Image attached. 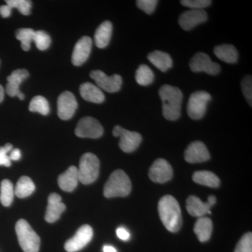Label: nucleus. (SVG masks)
<instances>
[{"mask_svg": "<svg viewBox=\"0 0 252 252\" xmlns=\"http://www.w3.org/2000/svg\"><path fill=\"white\" fill-rule=\"evenodd\" d=\"M4 97V89L3 86L0 85V103L2 102Z\"/></svg>", "mask_w": 252, "mask_h": 252, "instance_id": "44", "label": "nucleus"}, {"mask_svg": "<svg viewBox=\"0 0 252 252\" xmlns=\"http://www.w3.org/2000/svg\"><path fill=\"white\" fill-rule=\"evenodd\" d=\"M29 77V72L25 69H16L7 77L6 93L10 97L17 96L21 100L25 99L24 94L19 90L20 85Z\"/></svg>", "mask_w": 252, "mask_h": 252, "instance_id": "15", "label": "nucleus"}, {"mask_svg": "<svg viewBox=\"0 0 252 252\" xmlns=\"http://www.w3.org/2000/svg\"><path fill=\"white\" fill-rule=\"evenodd\" d=\"M242 91L248 103L252 107V79L251 75L243 78L241 83Z\"/></svg>", "mask_w": 252, "mask_h": 252, "instance_id": "35", "label": "nucleus"}, {"mask_svg": "<svg viewBox=\"0 0 252 252\" xmlns=\"http://www.w3.org/2000/svg\"><path fill=\"white\" fill-rule=\"evenodd\" d=\"M114 137H120L119 147L126 153H132L138 148L142 137L140 133L124 129L120 126H116L112 131Z\"/></svg>", "mask_w": 252, "mask_h": 252, "instance_id": "7", "label": "nucleus"}, {"mask_svg": "<svg viewBox=\"0 0 252 252\" xmlns=\"http://www.w3.org/2000/svg\"><path fill=\"white\" fill-rule=\"evenodd\" d=\"M103 127L100 123L91 117L81 119L75 129L76 135L82 138H99L103 135Z\"/></svg>", "mask_w": 252, "mask_h": 252, "instance_id": "8", "label": "nucleus"}, {"mask_svg": "<svg viewBox=\"0 0 252 252\" xmlns=\"http://www.w3.org/2000/svg\"><path fill=\"white\" fill-rule=\"evenodd\" d=\"M211 98V95L206 91H196L190 94L187 104L189 117L193 120L201 119L206 112L207 104Z\"/></svg>", "mask_w": 252, "mask_h": 252, "instance_id": "6", "label": "nucleus"}, {"mask_svg": "<svg viewBox=\"0 0 252 252\" xmlns=\"http://www.w3.org/2000/svg\"><path fill=\"white\" fill-rule=\"evenodd\" d=\"M35 190L32 180L27 176H23L18 180L14 189V193L18 198H25L31 195Z\"/></svg>", "mask_w": 252, "mask_h": 252, "instance_id": "27", "label": "nucleus"}, {"mask_svg": "<svg viewBox=\"0 0 252 252\" xmlns=\"http://www.w3.org/2000/svg\"><path fill=\"white\" fill-rule=\"evenodd\" d=\"M207 203L210 204L212 206H214L215 205V203H217V198L215 195H210L208 197V199H207Z\"/></svg>", "mask_w": 252, "mask_h": 252, "instance_id": "42", "label": "nucleus"}, {"mask_svg": "<svg viewBox=\"0 0 252 252\" xmlns=\"http://www.w3.org/2000/svg\"><path fill=\"white\" fill-rule=\"evenodd\" d=\"M91 79H94L99 89L108 93H116L120 91L122 86V77L119 74L107 76L101 70H94L91 72Z\"/></svg>", "mask_w": 252, "mask_h": 252, "instance_id": "10", "label": "nucleus"}, {"mask_svg": "<svg viewBox=\"0 0 252 252\" xmlns=\"http://www.w3.org/2000/svg\"><path fill=\"white\" fill-rule=\"evenodd\" d=\"M158 213L162 223L169 231H179L182 225V212L178 202L173 196L165 195L159 200Z\"/></svg>", "mask_w": 252, "mask_h": 252, "instance_id": "1", "label": "nucleus"}, {"mask_svg": "<svg viewBox=\"0 0 252 252\" xmlns=\"http://www.w3.org/2000/svg\"><path fill=\"white\" fill-rule=\"evenodd\" d=\"M189 65L193 72H205L210 75H217L220 72V64L212 61L210 56L205 53H197L190 60Z\"/></svg>", "mask_w": 252, "mask_h": 252, "instance_id": "9", "label": "nucleus"}, {"mask_svg": "<svg viewBox=\"0 0 252 252\" xmlns=\"http://www.w3.org/2000/svg\"><path fill=\"white\" fill-rule=\"evenodd\" d=\"M215 56L223 62L234 64L238 62V52L234 46L222 44L217 46L214 49Z\"/></svg>", "mask_w": 252, "mask_h": 252, "instance_id": "25", "label": "nucleus"}, {"mask_svg": "<svg viewBox=\"0 0 252 252\" xmlns=\"http://www.w3.org/2000/svg\"><path fill=\"white\" fill-rule=\"evenodd\" d=\"M135 79L139 85H150L154 80L153 71L147 64H141L136 71Z\"/></svg>", "mask_w": 252, "mask_h": 252, "instance_id": "29", "label": "nucleus"}, {"mask_svg": "<svg viewBox=\"0 0 252 252\" xmlns=\"http://www.w3.org/2000/svg\"><path fill=\"white\" fill-rule=\"evenodd\" d=\"M193 180L198 185L206 186L211 188H217L220 186V180L213 172L197 171L193 174Z\"/></svg>", "mask_w": 252, "mask_h": 252, "instance_id": "26", "label": "nucleus"}, {"mask_svg": "<svg viewBox=\"0 0 252 252\" xmlns=\"http://www.w3.org/2000/svg\"><path fill=\"white\" fill-rule=\"evenodd\" d=\"M57 103L58 115L60 119L64 121L70 119L78 107L77 99L69 91L60 94Z\"/></svg>", "mask_w": 252, "mask_h": 252, "instance_id": "13", "label": "nucleus"}, {"mask_svg": "<svg viewBox=\"0 0 252 252\" xmlns=\"http://www.w3.org/2000/svg\"><path fill=\"white\" fill-rule=\"evenodd\" d=\"M117 235L122 240H127L130 236L129 232L126 228H122V227L117 230Z\"/></svg>", "mask_w": 252, "mask_h": 252, "instance_id": "39", "label": "nucleus"}, {"mask_svg": "<svg viewBox=\"0 0 252 252\" xmlns=\"http://www.w3.org/2000/svg\"><path fill=\"white\" fill-rule=\"evenodd\" d=\"M10 160H18L21 158V151L18 149H12L9 156Z\"/></svg>", "mask_w": 252, "mask_h": 252, "instance_id": "41", "label": "nucleus"}, {"mask_svg": "<svg viewBox=\"0 0 252 252\" xmlns=\"http://www.w3.org/2000/svg\"><path fill=\"white\" fill-rule=\"evenodd\" d=\"M210 0H182L181 4L191 9H203L211 4Z\"/></svg>", "mask_w": 252, "mask_h": 252, "instance_id": "36", "label": "nucleus"}, {"mask_svg": "<svg viewBox=\"0 0 252 252\" xmlns=\"http://www.w3.org/2000/svg\"><path fill=\"white\" fill-rule=\"evenodd\" d=\"M185 158L189 163L203 162L210 158V154L203 142L195 141L189 144L186 149Z\"/></svg>", "mask_w": 252, "mask_h": 252, "instance_id": "16", "label": "nucleus"}, {"mask_svg": "<svg viewBox=\"0 0 252 252\" xmlns=\"http://www.w3.org/2000/svg\"><path fill=\"white\" fill-rule=\"evenodd\" d=\"M81 97L88 102L100 104L104 102L105 96L97 86L86 82L83 84L79 89Z\"/></svg>", "mask_w": 252, "mask_h": 252, "instance_id": "21", "label": "nucleus"}, {"mask_svg": "<svg viewBox=\"0 0 252 252\" xmlns=\"http://www.w3.org/2000/svg\"><path fill=\"white\" fill-rule=\"evenodd\" d=\"M18 243L24 252H38L40 248V238L28 223L27 220H20L16 224Z\"/></svg>", "mask_w": 252, "mask_h": 252, "instance_id": "4", "label": "nucleus"}, {"mask_svg": "<svg viewBox=\"0 0 252 252\" xmlns=\"http://www.w3.org/2000/svg\"><path fill=\"white\" fill-rule=\"evenodd\" d=\"M172 175V167L165 159H157L149 169V178L156 183H165L171 180Z\"/></svg>", "mask_w": 252, "mask_h": 252, "instance_id": "12", "label": "nucleus"}, {"mask_svg": "<svg viewBox=\"0 0 252 252\" xmlns=\"http://www.w3.org/2000/svg\"><path fill=\"white\" fill-rule=\"evenodd\" d=\"M113 26L110 21H104L96 30L94 43L99 49H104L109 45L112 37Z\"/></svg>", "mask_w": 252, "mask_h": 252, "instance_id": "22", "label": "nucleus"}, {"mask_svg": "<svg viewBox=\"0 0 252 252\" xmlns=\"http://www.w3.org/2000/svg\"><path fill=\"white\" fill-rule=\"evenodd\" d=\"M6 4L12 9H17L23 15L31 14L32 1L28 0H6Z\"/></svg>", "mask_w": 252, "mask_h": 252, "instance_id": "33", "label": "nucleus"}, {"mask_svg": "<svg viewBox=\"0 0 252 252\" xmlns=\"http://www.w3.org/2000/svg\"><path fill=\"white\" fill-rule=\"evenodd\" d=\"M65 205L62 203L61 195L55 193L50 194L48 198L45 220L49 223H54L59 220L61 214L65 210Z\"/></svg>", "mask_w": 252, "mask_h": 252, "instance_id": "18", "label": "nucleus"}, {"mask_svg": "<svg viewBox=\"0 0 252 252\" xmlns=\"http://www.w3.org/2000/svg\"><path fill=\"white\" fill-rule=\"evenodd\" d=\"M11 10H12V8L10 7L9 5H2V6H0V15L3 18L9 17L11 14Z\"/></svg>", "mask_w": 252, "mask_h": 252, "instance_id": "40", "label": "nucleus"}, {"mask_svg": "<svg viewBox=\"0 0 252 252\" xmlns=\"http://www.w3.org/2000/svg\"><path fill=\"white\" fill-rule=\"evenodd\" d=\"M33 41L35 43L38 49L44 51L51 45V39L46 32L39 31H35Z\"/></svg>", "mask_w": 252, "mask_h": 252, "instance_id": "32", "label": "nucleus"}, {"mask_svg": "<svg viewBox=\"0 0 252 252\" xmlns=\"http://www.w3.org/2000/svg\"><path fill=\"white\" fill-rule=\"evenodd\" d=\"M14 188L9 180H4L1 182L0 188V201L5 207H9L12 203L14 196Z\"/></svg>", "mask_w": 252, "mask_h": 252, "instance_id": "28", "label": "nucleus"}, {"mask_svg": "<svg viewBox=\"0 0 252 252\" xmlns=\"http://www.w3.org/2000/svg\"><path fill=\"white\" fill-rule=\"evenodd\" d=\"M94 231L89 225H84L78 229L77 233L64 244V249L68 252L80 251L92 240Z\"/></svg>", "mask_w": 252, "mask_h": 252, "instance_id": "11", "label": "nucleus"}, {"mask_svg": "<svg viewBox=\"0 0 252 252\" xmlns=\"http://www.w3.org/2000/svg\"><path fill=\"white\" fill-rule=\"evenodd\" d=\"M12 149V144L9 143L5 144L4 147H0V165H4L6 167H9L11 165V160L8 153L11 152Z\"/></svg>", "mask_w": 252, "mask_h": 252, "instance_id": "38", "label": "nucleus"}, {"mask_svg": "<svg viewBox=\"0 0 252 252\" xmlns=\"http://www.w3.org/2000/svg\"><path fill=\"white\" fill-rule=\"evenodd\" d=\"M157 0H138L136 1L137 7L147 14H152L155 11Z\"/></svg>", "mask_w": 252, "mask_h": 252, "instance_id": "37", "label": "nucleus"}, {"mask_svg": "<svg viewBox=\"0 0 252 252\" xmlns=\"http://www.w3.org/2000/svg\"><path fill=\"white\" fill-rule=\"evenodd\" d=\"M79 182L78 168L76 166H71L59 176L58 183L60 188L66 192H72L77 187Z\"/></svg>", "mask_w": 252, "mask_h": 252, "instance_id": "19", "label": "nucleus"}, {"mask_svg": "<svg viewBox=\"0 0 252 252\" xmlns=\"http://www.w3.org/2000/svg\"><path fill=\"white\" fill-rule=\"evenodd\" d=\"M92 49V39L88 36H83L74 46L72 56V64L80 66L87 61Z\"/></svg>", "mask_w": 252, "mask_h": 252, "instance_id": "17", "label": "nucleus"}, {"mask_svg": "<svg viewBox=\"0 0 252 252\" xmlns=\"http://www.w3.org/2000/svg\"><path fill=\"white\" fill-rule=\"evenodd\" d=\"M207 14L203 9H190L185 11L179 18V24L182 29L189 31L200 23L207 21Z\"/></svg>", "mask_w": 252, "mask_h": 252, "instance_id": "14", "label": "nucleus"}, {"mask_svg": "<svg viewBox=\"0 0 252 252\" xmlns=\"http://www.w3.org/2000/svg\"><path fill=\"white\" fill-rule=\"evenodd\" d=\"M132 185L128 176L122 170L112 172L104 187V195L107 198L125 197L131 191Z\"/></svg>", "mask_w": 252, "mask_h": 252, "instance_id": "3", "label": "nucleus"}, {"mask_svg": "<svg viewBox=\"0 0 252 252\" xmlns=\"http://www.w3.org/2000/svg\"><path fill=\"white\" fill-rule=\"evenodd\" d=\"M234 252H252V234L247 233L238 242Z\"/></svg>", "mask_w": 252, "mask_h": 252, "instance_id": "34", "label": "nucleus"}, {"mask_svg": "<svg viewBox=\"0 0 252 252\" xmlns=\"http://www.w3.org/2000/svg\"><path fill=\"white\" fill-rule=\"evenodd\" d=\"M104 252H117L115 248L109 245H105L103 248Z\"/></svg>", "mask_w": 252, "mask_h": 252, "instance_id": "43", "label": "nucleus"}, {"mask_svg": "<svg viewBox=\"0 0 252 252\" xmlns=\"http://www.w3.org/2000/svg\"><path fill=\"white\" fill-rule=\"evenodd\" d=\"M212 228V220L208 217H199L194 225V232L196 234L199 241L205 243L211 237Z\"/></svg>", "mask_w": 252, "mask_h": 252, "instance_id": "24", "label": "nucleus"}, {"mask_svg": "<svg viewBox=\"0 0 252 252\" xmlns=\"http://www.w3.org/2000/svg\"><path fill=\"white\" fill-rule=\"evenodd\" d=\"M29 109L32 112H38L44 116L48 115L50 112L49 102L43 96H36L32 99Z\"/></svg>", "mask_w": 252, "mask_h": 252, "instance_id": "31", "label": "nucleus"}, {"mask_svg": "<svg viewBox=\"0 0 252 252\" xmlns=\"http://www.w3.org/2000/svg\"><path fill=\"white\" fill-rule=\"evenodd\" d=\"M147 58L152 64L162 72H167L173 64L171 56L161 51H154L150 53Z\"/></svg>", "mask_w": 252, "mask_h": 252, "instance_id": "23", "label": "nucleus"}, {"mask_svg": "<svg viewBox=\"0 0 252 252\" xmlns=\"http://www.w3.org/2000/svg\"><path fill=\"white\" fill-rule=\"evenodd\" d=\"M34 34L35 31L31 28H21L16 31V39L21 41L23 51H28L31 49V44L34 39Z\"/></svg>", "mask_w": 252, "mask_h": 252, "instance_id": "30", "label": "nucleus"}, {"mask_svg": "<svg viewBox=\"0 0 252 252\" xmlns=\"http://www.w3.org/2000/svg\"><path fill=\"white\" fill-rule=\"evenodd\" d=\"M212 207L210 203H204L195 195H190L187 200V211L193 217H202L207 214H211Z\"/></svg>", "mask_w": 252, "mask_h": 252, "instance_id": "20", "label": "nucleus"}, {"mask_svg": "<svg viewBox=\"0 0 252 252\" xmlns=\"http://www.w3.org/2000/svg\"><path fill=\"white\" fill-rule=\"evenodd\" d=\"M162 101V115L168 121H176L181 117L183 94L177 87L164 85L159 90Z\"/></svg>", "mask_w": 252, "mask_h": 252, "instance_id": "2", "label": "nucleus"}, {"mask_svg": "<svg viewBox=\"0 0 252 252\" xmlns=\"http://www.w3.org/2000/svg\"><path fill=\"white\" fill-rule=\"evenodd\" d=\"M99 160L98 158L92 153H86L81 157L78 168L79 180L83 185L94 183L98 177Z\"/></svg>", "mask_w": 252, "mask_h": 252, "instance_id": "5", "label": "nucleus"}]
</instances>
